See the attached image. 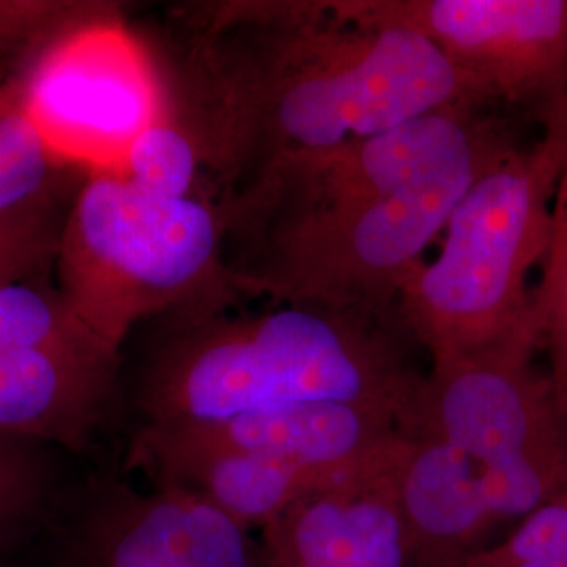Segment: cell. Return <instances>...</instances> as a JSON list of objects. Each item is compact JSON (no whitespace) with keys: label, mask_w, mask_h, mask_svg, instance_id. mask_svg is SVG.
<instances>
[{"label":"cell","mask_w":567,"mask_h":567,"mask_svg":"<svg viewBox=\"0 0 567 567\" xmlns=\"http://www.w3.org/2000/svg\"><path fill=\"white\" fill-rule=\"evenodd\" d=\"M213 13V23L257 30L255 47L215 68L219 93L208 142L224 161L252 164L255 173L282 156L484 103L437 47L408 30L280 20L259 2Z\"/></svg>","instance_id":"1"},{"label":"cell","mask_w":567,"mask_h":567,"mask_svg":"<svg viewBox=\"0 0 567 567\" xmlns=\"http://www.w3.org/2000/svg\"><path fill=\"white\" fill-rule=\"evenodd\" d=\"M421 379L372 316L286 305L213 320L164 344L143 374V425L217 423L299 402H344L408 423Z\"/></svg>","instance_id":"2"},{"label":"cell","mask_w":567,"mask_h":567,"mask_svg":"<svg viewBox=\"0 0 567 567\" xmlns=\"http://www.w3.org/2000/svg\"><path fill=\"white\" fill-rule=\"evenodd\" d=\"M566 100L548 110L543 140L515 145L468 187L447 219L442 252L402 288L400 316L433 362L489 349L532 322L527 280L553 234Z\"/></svg>","instance_id":"3"},{"label":"cell","mask_w":567,"mask_h":567,"mask_svg":"<svg viewBox=\"0 0 567 567\" xmlns=\"http://www.w3.org/2000/svg\"><path fill=\"white\" fill-rule=\"evenodd\" d=\"M503 156L456 166L395 194L224 217L225 231L238 229L246 238L227 265L229 282L286 305L377 318L398 303L468 187Z\"/></svg>","instance_id":"4"},{"label":"cell","mask_w":567,"mask_h":567,"mask_svg":"<svg viewBox=\"0 0 567 567\" xmlns=\"http://www.w3.org/2000/svg\"><path fill=\"white\" fill-rule=\"evenodd\" d=\"M221 215L196 198H156L114 175H93L68 210L61 297L118 355L143 318L200 295L221 264Z\"/></svg>","instance_id":"5"},{"label":"cell","mask_w":567,"mask_h":567,"mask_svg":"<svg viewBox=\"0 0 567 567\" xmlns=\"http://www.w3.org/2000/svg\"><path fill=\"white\" fill-rule=\"evenodd\" d=\"M532 322L484 351L437 360L421 379L405 433L461 450L498 524L524 519L567 487V410L534 365Z\"/></svg>","instance_id":"6"},{"label":"cell","mask_w":567,"mask_h":567,"mask_svg":"<svg viewBox=\"0 0 567 567\" xmlns=\"http://www.w3.org/2000/svg\"><path fill=\"white\" fill-rule=\"evenodd\" d=\"M274 18L398 28L437 47L477 95L505 102L567 97V0H278Z\"/></svg>","instance_id":"7"},{"label":"cell","mask_w":567,"mask_h":567,"mask_svg":"<svg viewBox=\"0 0 567 567\" xmlns=\"http://www.w3.org/2000/svg\"><path fill=\"white\" fill-rule=\"evenodd\" d=\"M20 107L60 163L116 177L143 131L168 118L154 63L114 21L55 42L30 74Z\"/></svg>","instance_id":"8"},{"label":"cell","mask_w":567,"mask_h":567,"mask_svg":"<svg viewBox=\"0 0 567 567\" xmlns=\"http://www.w3.org/2000/svg\"><path fill=\"white\" fill-rule=\"evenodd\" d=\"M58 567H269L261 540L182 487H93L61 534Z\"/></svg>","instance_id":"9"},{"label":"cell","mask_w":567,"mask_h":567,"mask_svg":"<svg viewBox=\"0 0 567 567\" xmlns=\"http://www.w3.org/2000/svg\"><path fill=\"white\" fill-rule=\"evenodd\" d=\"M408 433L261 529L269 567H412L400 508Z\"/></svg>","instance_id":"10"},{"label":"cell","mask_w":567,"mask_h":567,"mask_svg":"<svg viewBox=\"0 0 567 567\" xmlns=\"http://www.w3.org/2000/svg\"><path fill=\"white\" fill-rule=\"evenodd\" d=\"M161 426L208 446L248 452L320 477L344 475L404 435L393 412L344 402H299L217 423Z\"/></svg>","instance_id":"11"},{"label":"cell","mask_w":567,"mask_h":567,"mask_svg":"<svg viewBox=\"0 0 567 567\" xmlns=\"http://www.w3.org/2000/svg\"><path fill=\"white\" fill-rule=\"evenodd\" d=\"M400 508L412 567H458L498 526L468 456L421 435H408Z\"/></svg>","instance_id":"12"},{"label":"cell","mask_w":567,"mask_h":567,"mask_svg":"<svg viewBox=\"0 0 567 567\" xmlns=\"http://www.w3.org/2000/svg\"><path fill=\"white\" fill-rule=\"evenodd\" d=\"M116 368L70 364L0 347V431L82 447L114 400Z\"/></svg>","instance_id":"13"},{"label":"cell","mask_w":567,"mask_h":567,"mask_svg":"<svg viewBox=\"0 0 567 567\" xmlns=\"http://www.w3.org/2000/svg\"><path fill=\"white\" fill-rule=\"evenodd\" d=\"M0 347L95 368H116L118 360L61 295L23 282L0 286Z\"/></svg>","instance_id":"14"},{"label":"cell","mask_w":567,"mask_h":567,"mask_svg":"<svg viewBox=\"0 0 567 567\" xmlns=\"http://www.w3.org/2000/svg\"><path fill=\"white\" fill-rule=\"evenodd\" d=\"M42 446L0 431V555L20 547L49 515L53 482Z\"/></svg>","instance_id":"15"},{"label":"cell","mask_w":567,"mask_h":567,"mask_svg":"<svg viewBox=\"0 0 567 567\" xmlns=\"http://www.w3.org/2000/svg\"><path fill=\"white\" fill-rule=\"evenodd\" d=\"M198 163V142L168 116L135 140L118 177L156 198H192Z\"/></svg>","instance_id":"16"},{"label":"cell","mask_w":567,"mask_h":567,"mask_svg":"<svg viewBox=\"0 0 567 567\" xmlns=\"http://www.w3.org/2000/svg\"><path fill=\"white\" fill-rule=\"evenodd\" d=\"M58 164L20 105L0 114V215L47 196Z\"/></svg>","instance_id":"17"},{"label":"cell","mask_w":567,"mask_h":567,"mask_svg":"<svg viewBox=\"0 0 567 567\" xmlns=\"http://www.w3.org/2000/svg\"><path fill=\"white\" fill-rule=\"evenodd\" d=\"M532 318L550 360V381L567 410V210L553 213L543 278L532 290Z\"/></svg>","instance_id":"18"},{"label":"cell","mask_w":567,"mask_h":567,"mask_svg":"<svg viewBox=\"0 0 567 567\" xmlns=\"http://www.w3.org/2000/svg\"><path fill=\"white\" fill-rule=\"evenodd\" d=\"M65 217L51 200V192L0 215V286L21 282L58 259Z\"/></svg>","instance_id":"19"},{"label":"cell","mask_w":567,"mask_h":567,"mask_svg":"<svg viewBox=\"0 0 567 567\" xmlns=\"http://www.w3.org/2000/svg\"><path fill=\"white\" fill-rule=\"evenodd\" d=\"M20 100L21 89H16V86H2V89H0V114H4V112H9V110L18 107Z\"/></svg>","instance_id":"20"},{"label":"cell","mask_w":567,"mask_h":567,"mask_svg":"<svg viewBox=\"0 0 567 567\" xmlns=\"http://www.w3.org/2000/svg\"><path fill=\"white\" fill-rule=\"evenodd\" d=\"M567 107V100H566ZM567 210V152L566 163H564V173H561V182H559V189H557V198H555V208L553 213H566Z\"/></svg>","instance_id":"21"},{"label":"cell","mask_w":567,"mask_h":567,"mask_svg":"<svg viewBox=\"0 0 567 567\" xmlns=\"http://www.w3.org/2000/svg\"><path fill=\"white\" fill-rule=\"evenodd\" d=\"M0 567H2V564H0Z\"/></svg>","instance_id":"22"}]
</instances>
